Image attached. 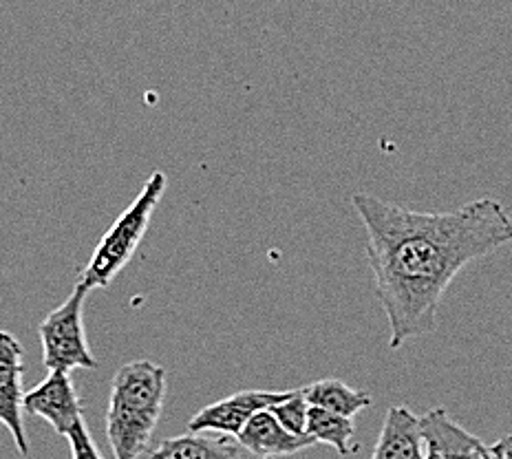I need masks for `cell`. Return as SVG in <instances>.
I'll list each match as a JSON object with an SVG mask.
<instances>
[{
  "mask_svg": "<svg viewBox=\"0 0 512 459\" xmlns=\"http://www.w3.org/2000/svg\"><path fill=\"white\" fill-rule=\"evenodd\" d=\"M490 451H493L495 459H512V435L501 437L499 442L490 446Z\"/></svg>",
  "mask_w": 512,
  "mask_h": 459,
  "instance_id": "2e32d148",
  "label": "cell"
},
{
  "mask_svg": "<svg viewBox=\"0 0 512 459\" xmlns=\"http://www.w3.org/2000/svg\"><path fill=\"white\" fill-rule=\"evenodd\" d=\"M166 184V175L162 170H155L140 190V195L135 197L133 204L117 217V221L109 230H106L100 243L95 245L87 268L82 270L78 279V285H82L84 290L93 292L109 287L115 276L133 259V254L146 237L148 226H151L153 212L157 210L159 201L164 197Z\"/></svg>",
  "mask_w": 512,
  "mask_h": 459,
  "instance_id": "3957f363",
  "label": "cell"
},
{
  "mask_svg": "<svg viewBox=\"0 0 512 459\" xmlns=\"http://www.w3.org/2000/svg\"><path fill=\"white\" fill-rule=\"evenodd\" d=\"M239 442L261 459L296 455L305 451V448L314 446L312 437L287 431L270 411L256 413L254 418L245 424V429L239 433Z\"/></svg>",
  "mask_w": 512,
  "mask_h": 459,
  "instance_id": "30bf717a",
  "label": "cell"
},
{
  "mask_svg": "<svg viewBox=\"0 0 512 459\" xmlns=\"http://www.w3.org/2000/svg\"><path fill=\"white\" fill-rule=\"evenodd\" d=\"M305 433L312 437L314 444L332 446L343 457H349L360 451V444L354 442L356 422L320 407H309Z\"/></svg>",
  "mask_w": 512,
  "mask_h": 459,
  "instance_id": "4fadbf2b",
  "label": "cell"
},
{
  "mask_svg": "<svg viewBox=\"0 0 512 459\" xmlns=\"http://www.w3.org/2000/svg\"><path fill=\"white\" fill-rule=\"evenodd\" d=\"M67 440H69V446H71V457L73 459H104L102 453H100V448L95 446L93 437L87 429V424H84V420L78 422L76 429H73L67 435Z\"/></svg>",
  "mask_w": 512,
  "mask_h": 459,
  "instance_id": "9a60e30c",
  "label": "cell"
},
{
  "mask_svg": "<svg viewBox=\"0 0 512 459\" xmlns=\"http://www.w3.org/2000/svg\"><path fill=\"white\" fill-rule=\"evenodd\" d=\"M151 459H261L239 437L221 433H186L159 442Z\"/></svg>",
  "mask_w": 512,
  "mask_h": 459,
  "instance_id": "9c48e42d",
  "label": "cell"
},
{
  "mask_svg": "<svg viewBox=\"0 0 512 459\" xmlns=\"http://www.w3.org/2000/svg\"><path fill=\"white\" fill-rule=\"evenodd\" d=\"M270 413L279 420L287 431L296 435H307V418H309V402L301 393V389H294L292 396L283 400L281 404L270 409Z\"/></svg>",
  "mask_w": 512,
  "mask_h": 459,
  "instance_id": "5bb4252c",
  "label": "cell"
},
{
  "mask_svg": "<svg viewBox=\"0 0 512 459\" xmlns=\"http://www.w3.org/2000/svg\"><path fill=\"white\" fill-rule=\"evenodd\" d=\"M23 409L29 415H38L53 426V431L64 437L84 420L82 400L73 387L71 373L64 371H49V376L38 387L29 389L25 393Z\"/></svg>",
  "mask_w": 512,
  "mask_h": 459,
  "instance_id": "52a82bcc",
  "label": "cell"
},
{
  "mask_svg": "<svg viewBox=\"0 0 512 459\" xmlns=\"http://www.w3.org/2000/svg\"><path fill=\"white\" fill-rule=\"evenodd\" d=\"M89 290L76 283L67 301L51 309L38 332L42 343V365L49 371L71 373L73 369H95L93 351L84 329V303Z\"/></svg>",
  "mask_w": 512,
  "mask_h": 459,
  "instance_id": "277c9868",
  "label": "cell"
},
{
  "mask_svg": "<svg viewBox=\"0 0 512 459\" xmlns=\"http://www.w3.org/2000/svg\"><path fill=\"white\" fill-rule=\"evenodd\" d=\"M292 396V391H239L219 402H212L208 407L195 413L188 422L190 433H221L234 435L245 429L256 413L270 411L276 404H281Z\"/></svg>",
  "mask_w": 512,
  "mask_h": 459,
  "instance_id": "5b68a950",
  "label": "cell"
},
{
  "mask_svg": "<svg viewBox=\"0 0 512 459\" xmlns=\"http://www.w3.org/2000/svg\"><path fill=\"white\" fill-rule=\"evenodd\" d=\"M371 459H426L422 424L407 407H391L384 415Z\"/></svg>",
  "mask_w": 512,
  "mask_h": 459,
  "instance_id": "8fae6325",
  "label": "cell"
},
{
  "mask_svg": "<svg viewBox=\"0 0 512 459\" xmlns=\"http://www.w3.org/2000/svg\"><path fill=\"white\" fill-rule=\"evenodd\" d=\"M23 343L9 332H0V424L12 433L16 451L27 457L29 442L23 424V373H25Z\"/></svg>",
  "mask_w": 512,
  "mask_h": 459,
  "instance_id": "8992f818",
  "label": "cell"
},
{
  "mask_svg": "<svg viewBox=\"0 0 512 459\" xmlns=\"http://www.w3.org/2000/svg\"><path fill=\"white\" fill-rule=\"evenodd\" d=\"M426 459H495L490 446L437 407L420 418Z\"/></svg>",
  "mask_w": 512,
  "mask_h": 459,
  "instance_id": "ba28073f",
  "label": "cell"
},
{
  "mask_svg": "<svg viewBox=\"0 0 512 459\" xmlns=\"http://www.w3.org/2000/svg\"><path fill=\"white\" fill-rule=\"evenodd\" d=\"M301 393L309 402V407H320L351 420H354L360 411L371 407L373 402L369 393L349 387V384L336 378L316 380L312 384H307V387H303Z\"/></svg>",
  "mask_w": 512,
  "mask_h": 459,
  "instance_id": "7c38bea8",
  "label": "cell"
},
{
  "mask_svg": "<svg viewBox=\"0 0 512 459\" xmlns=\"http://www.w3.org/2000/svg\"><path fill=\"white\" fill-rule=\"evenodd\" d=\"M351 204L367 232V261L391 349L431 334L455 276L512 241V217L493 197L453 212H415L367 192H356Z\"/></svg>",
  "mask_w": 512,
  "mask_h": 459,
  "instance_id": "6da1fadb",
  "label": "cell"
},
{
  "mask_svg": "<svg viewBox=\"0 0 512 459\" xmlns=\"http://www.w3.org/2000/svg\"><path fill=\"white\" fill-rule=\"evenodd\" d=\"M166 369L151 360L126 362L115 373L106 407V437L115 459H140L166 402Z\"/></svg>",
  "mask_w": 512,
  "mask_h": 459,
  "instance_id": "7a4b0ae2",
  "label": "cell"
}]
</instances>
